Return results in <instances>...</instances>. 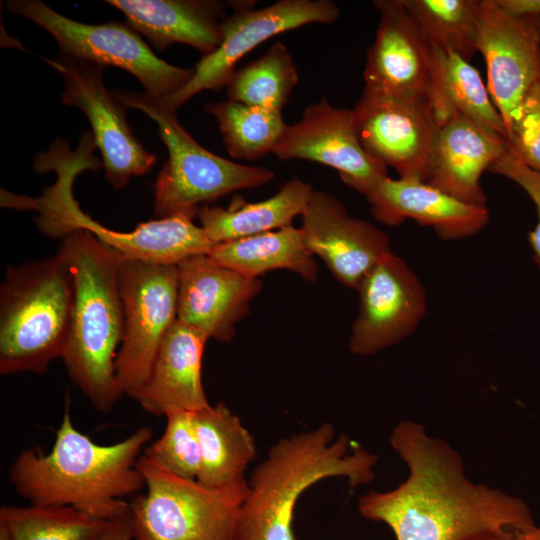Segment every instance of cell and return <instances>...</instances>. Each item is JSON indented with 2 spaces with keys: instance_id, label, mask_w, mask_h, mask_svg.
I'll use <instances>...</instances> for the list:
<instances>
[{
  "instance_id": "6da1fadb",
  "label": "cell",
  "mask_w": 540,
  "mask_h": 540,
  "mask_svg": "<svg viewBox=\"0 0 540 540\" xmlns=\"http://www.w3.org/2000/svg\"><path fill=\"white\" fill-rule=\"evenodd\" d=\"M389 442L408 476L390 491L364 494L357 508L386 524L396 540H490L536 525L524 500L472 482L459 453L421 424L398 423Z\"/></svg>"
},
{
  "instance_id": "7a4b0ae2",
  "label": "cell",
  "mask_w": 540,
  "mask_h": 540,
  "mask_svg": "<svg viewBox=\"0 0 540 540\" xmlns=\"http://www.w3.org/2000/svg\"><path fill=\"white\" fill-rule=\"evenodd\" d=\"M152 435L143 426L119 442L97 444L74 426L67 405L50 452L23 450L11 464L9 480L33 505L71 506L106 520L126 517L124 498L145 487L137 461Z\"/></svg>"
},
{
  "instance_id": "3957f363",
  "label": "cell",
  "mask_w": 540,
  "mask_h": 540,
  "mask_svg": "<svg viewBox=\"0 0 540 540\" xmlns=\"http://www.w3.org/2000/svg\"><path fill=\"white\" fill-rule=\"evenodd\" d=\"M378 456L330 423L278 440L248 481L234 540H296L294 514L300 496L315 483L344 477L351 488L374 480Z\"/></svg>"
},
{
  "instance_id": "277c9868",
  "label": "cell",
  "mask_w": 540,
  "mask_h": 540,
  "mask_svg": "<svg viewBox=\"0 0 540 540\" xmlns=\"http://www.w3.org/2000/svg\"><path fill=\"white\" fill-rule=\"evenodd\" d=\"M74 278V304L62 359L73 383L101 412L112 410L121 393L115 361L124 331L119 268L122 255L85 230L61 239Z\"/></svg>"
},
{
  "instance_id": "5b68a950",
  "label": "cell",
  "mask_w": 540,
  "mask_h": 540,
  "mask_svg": "<svg viewBox=\"0 0 540 540\" xmlns=\"http://www.w3.org/2000/svg\"><path fill=\"white\" fill-rule=\"evenodd\" d=\"M85 143L70 151L66 141H57L47 153L35 159L38 172L54 171L57 179L33 198L1 190V206L17 210H36L38 228L51 238L62 239L74 230H85L123 257L149 264L178 265L183 260L208 254L213 243L201 226L186 216H172L139 224L128 232L104 227L84 213L73 196V183L84 170H97L99 161Z\"/></svg>"
},
{
  "instance_id": "8992f818",
  "label": "cell",
  "mask_w": 540,
  "mask_h": 540,
  "mask_svg": "<svg viewBox=\"0 0 540 540\" xmlns=\"http://www.w3.org/2000/svg\"><path fill=\"white\" fill-rule=\"evenodd\" d=\"M74 304L64 254L8 266L0 287V374H44L62 358Z\"/></svg>"
},
{
  "instance_id": "52a82bcc",
  "label": "cell",
  "mask_w": 540,
  "mask_h": 540,
  "mask_svg": "<svg viewBox=\"0 0 540 540\" xmlns=\"http://www.w3.org/2000/svg\"><path fill=\"white\" fill-rule=\"evenodd\" d=\"M112 93L125 108L140 110L152 119L167 147L168 160L154 184L153 211L157 219L172 216L194 219L200 204L237 190L263 186L275 177L268 168L239 164L201 146L161 98L121 89Z\"/></svg>"
},
{
  "instance_id": "ba28073f",
  "label": "cell",
  "mask_w": 540,
  "mask_h": 540,
  "mask_svg": "<svg viewBox=\"0 0 540 540\" xmlns=\"http://www.w3.org/2000/svg\"><path fill=\"white\" fill-rule=\"evenodd\" d=\"M137 468L146 491L129 501L133 540H234L246 480L211 488L174 475L143 454Z\"/></svg>"
},
{
  "instance_id": "9c48e42d",
  "label": "cell",
  "mask_w": 540,
  "mask_h": 540,
  "mask_svg": "<svg viewBox=\"0 0 540 540\" xmlns=\"http://www.w3.org/2000/svg\"><path fill=\"white\" fill-rule=\"evenodd\" d=\"M6 7L48 31L60 53L123 69L143 85L146 93L161 99L179 91L194 75V68L174 66L157 57L129 25L115 21L81 23L40 0H10Z\"/></svg>"
},
{
  "instance_id": "30bf717a",
  "label": "cell",
  "mask_w": 540,
  "mask_h": 540,
  "mask_svg": "<svg viewBox=\"0 0 540 540\" xmlns=\"http://www.w3.org/2000/svg\"><path fill=\"white\" fill-rule=\"evenodd\" d=\"M119 284L124 331L115 374L121 393L132 397L147 380L160 344L177 320V265L122 257Z\"/></svg>"
},
{
  "instance_id": "8fae6325",
  "label": "cell",
  "mask_w": 540,
  "mask_h": 540,
  "mask_svg": "<svg viewBox=\"0 0 540 540\" xmlns=\"http://www.w3.org/2000/svg\"><path fill=\"white\" fill-rule=\"evenodd\" d=\"M255 1H229L233 12L220 26L221 41L212 53L202 56L190 81L176 93L162 99L176 112L203 90L226 87L237 62L264 41L311 23L335 22L340 11L331 0H280L253 9Z\"/></svg>"
},
{
  "instance_id": "7c38bea8",
  "label": "cell",
  "mask_w": 540,
  "mask_h": 540,
  "mask_svg": "<svg viewBox=\"0 0 540 540\" xmlns=\"http://www.w3.org/2000/svg\"><path fill=\"white\" fill-rule=\"evenodd\" d=\"M45 61L64 80L62 102L79 108L87 116L112 188L126 187L132 177L149 172L157 156L137 139L126 120V108L105 88V67L63 53Z\"/></svg>"
},
{
  "instance_id": "4fadbf2b",
  "label": "cell",
  "mask_w": 540,
  "mask_h": 540,
  "mask_svg": "<svg viewBox=\"0 0 540 540\" xmlns=\"http://www.w3.org/2000/svg\"><path fill=\"white\" fill-rule=\"evenodd\" d=\"M352 112L372 158L394 168L399 178L427 181L439 128L429 103L364 88Z\"/></svg>"
},
{
  "instance_id": "5bb4252c",
  "label": "cell",
  "mask_w": 540,
  "mask_h": 540,
  "mask_svg": "<svg viewBox=\"0 0 540 540\" xmlns=\"http://www.w3.org/2000/svg\"><path fill=\"white\" fill-rule=\"evenodd\" d=\"M356 290L358 314L349 338V350L356 355H373L401 342L417 329L427 310L422 282L393 252L362 278Z\"/></svg>"
},
{
  "instance_id": "9a60e30c",
  "label": "cell",
  "mask_w": 540,
  "mask_h": 540,
  "mask_svg": "<svg viewBox=\"0 0 540 540\" xmlns=\"http://www.w3.org/2000/svg\"><path fill=\"white\" fill-rule=\"evenodd\" d=\"M477 51L484 57L487 88L508 134L523 99L540 78V17L514 16L494 0H480Z\"/></svg>"
},
{
  "instance_id": "2e32d148",
  "label": "cell",
  "mask_w": 540,
  "mask_h": 540,
  "mask_svg": "<svg viewBox=\"0 0 540 540\" xmlns=\"http://www.w3.org/2000/svg\"><path fill=\"white\" fill-rule=\"evenodd\" d=\"M273 154L283 161L301 159L331 167L363 195L387 176V167L363 148L352 109L335 107L326 98L307 106L298 122L287 125Z\"/></svg>"
},
{
  "instance_id": "e0dca14e",
  "label": "cell",
  "mask_w": 540,
  "mask_h": 540,
  "mask_svg": "<svg viewBox=\"0 0 540 540\" xmlns=\"http://www.w3.org/2000/svg\"><path fill=\"white\" fill-rule=\"evenodd\" d=\"M379 24L366 54L364 88L430 104L432 45L401 0H375Z\"/></svg>"
},
{
  "instance_id": "ac0fdd59",
  "label": "cell",
  "mask_w": 540,
  "mask_h": 540,
  "mask_svg": "<svg viewBox=\"0 0 540 540\" xmlns=\"http://www.w3.org/2000/svg\"><path fill=\"white\" fill-rule=\"evenodd\" d=\"M301 217L305 245L346 287L357 289L362 278L392 253L384 231L349 215L345 206L328 192L314 190Z\"/></svg>"
},
{
  "instance_id": "d6986e66",
  "label": "cell",
  "mask_w": 540,
  "mask_h": 540,
  "mask_svg": "<svg viewBox=\"0 0 540 540\" xmlns=\"http://www.w3.org/2000/svg\"><path fill=\"white\" fill-rule=\"evenodd\" d=\"M177 269V320L207 339L231 341L262 282L216 264L207 254L189 257Z\"/></svg>"
},
{
  "instance_id": "ffe728a7",
  "label": "cell",
  "mask_w": 540,
  "mask_h": 540,
  "mask_svg": "<svg viewBox=\"0 0 540 540\" xmlns=\"http://www.w3.org/2000/svg\"><path fill=\"white\" fill-rule=\"evenodd\" d=\"M372 216L396 226L406 219L430 226L443 240L475 235L489 221L486 206L461 201L417 179H381L365 195Z\"/></svg>"
},
{
  "instance_id": "44dd1931",
  "label": "cell",
  "mask_w": 540,
  "mask_h": 540,
  "mask_svg": "<svg viewBox=\"0 0 540 540\" xmlns=\"http://www.w3.org/2000/svg\"><path fill=\"white\" fill-rule=\"evenodd\" d=\"M508 139L461 115L439 124L427 183L470 204L486 206L483 172L508 150Z\"/></svg>"
},
{
  "instance_id": "7402d4cb",
  "label": "cell",
  "mask_w": 540,
  "mask_h": 540,
  "mask_svg": "<svg viewBox=\"0 0 540 540\" xmlns=\"http://www.w3.org/2000/svg\"><path fill=\"white\" fill-rule=\"evenodd\" d=\"M207 340L193 327L176 320L160 344L147 380L131 398L155 416L208 407L201 379Z\"/></svg>"
},
{
  "instance_id": "603a6c76",
  "label": "cell",
  "mask_w": 540,
  "mask_h": 540,
  "mask_svg": "<svg viewBox=\"0 0 540 540\" xmlns=\"http://www.w3.org/2000/svg\"><path fill=\"white\" fill-rule=\"evenodd\" d=\"M120 10L127 24L145 35L158 50L182 43L206 56L221 41L220 26L226 3L215 0H107Z\"/></svg>"
},
{
  "instance_id": "cb8c5ba5",
  "label": "cell",
  "mask_w": 540,
  "mask_h": 540,
  "mask_svg": "<svg viewBox=\"0 0 540 540\" xmlns=\"http://www.w3.org/2000/svg\"><path fill=\"white\" fill-rule=\"evenodd\" d=\"M313 191L309 183L294 177L265 200L247 202L237 195L227 208L201 206L197 217L213 244L236 240L292 226L306 211Z\"/></svg>"
},
{
  "instance_id": "d4e9b609",
  "label": "cell",
  "mask_w": 540,
  "mask_h": 540,
  "mask_svg": "<svg viewBox=\"0 0 540 540\" xmlns=\"http://www.w3.org/2000/svg\"><path fill=\"white\" fill-rule=\"evenodd\" d=\"M200 449L197 480L211 488L244 481L243 473L255 458L256 445L237 415L223 403L193 412Z\"/></svg>"
},
{
  "instance_id": "484cf974",
  "label": "cell",
  "mask_w": 540,
  "mask_h": 540,
  "mask_svg": "<svg viewBox=\"0 0 540 540\" xmlns=\"http://www.w3.org/2000/svg\"><path fill=\"white\" fill-rule=\"evenodd\" d=\"M430 106L438 124L457 114L507 138L505 124L480 73L469 61L433 44Z\"/></svg>"
},
{
  "instance_id": "4316f807",
  "label": "cell",
  "mask_w": 540,
  "mask_h": 540,
  "mask_svg": "<svg viewBox=\"0 0 540 540\" xmlns=\"http://www.w3.org/2000/svg\"><path fill=\"white\" fill-rule=\"evenodd\" d=\"M207 255L216 264L249 278L259 279L278 269L293 271L309 282L318 277L314 255L300 228L293 226L214 244Z\"/></svg>"
},
{
  "instance_id": "83f0119b",
  "label": "cell",
  "mask_w": 540,
  "mask_h": 540,
  "mask_svg": "<svg viewBox=\"0 0 540 540\" xmlns=\"http://www.w3.org/2000/svg\"><path fill=\"white\" fill-rule=\"evenodd\" d=\"M205 111L216 119L227 152L241 160L252 161L273 154L288 125L281 111L231 99L209 104Z\"/></svg>"
},
{
  "instance_id": "f1b7e54d",
  "label": "cell",
  "mask_w": 540,
  "mask_h": 540,
  "mask_svg": "<svg viewBox=\"0 0 540 540\" xmlns=\"http://www.w3.org/2000/svg\"><path fill=\"white\" fill-rule=\"evenodd\" d=\"M298 81L293 57L278 41L261 57L234 72L226 86L227 96L250 106L281 111Z\"/></svg>"
},
{
  "instance_id": "f546056e",
  "label": "cell",
  "mask_w": 540,
  "mask_h": 540,
  "mask_svg": "<svg viewBox=\"0 0 540 540\" xmlns=\"http://www.w3.org/2000/svg\"><path fill=\"white\" fill-rule=\"evenodd\" d=\"M111 520L71 506L3 505L0 525L12 540H98Z\"/></svg>"
},
{
  "instance_id": "4dcf8cb0",
  "label": "cell",
  "mask_w": 540,
  "mask_h": 540,
  "mask_svg": "<svg viewBox=\"0 0 540 540\" xmlns=\"http://www.w3.org/2000/svg\"><path fill=\"white\" fill-rule=\"evenodd\" d=\"M430 42L469 61L477 52L480 0H401Z\"/></svg>"
},
{
  "instance_id": "1f68e13d",
  "label": "cell",
  "mask_w": 540,
  "mask_h": 540,
  "mask_svg": "<svg viewBox=\"0 0 540 540\" xmlns=\"http://www.w3.org/2000/svg\"><path fill=\"white\" fill-rule=\"evenodd\" d=\"M164 416L167 423L163 434L142 454L174 475L197 480L201 461L193 412L171 410Z\"/></svg>"
},
{
  "instance_id": "d6a6232c",
  "label": "cell",
  "mask_w": 540,
  "mask_h": 540,
  "mask_svg": "<svg viewBox=\"0 0 540 540\" xmlns=\"http://www.w3.org/2000/svg\"><path fill=\"white\" fill-rule=\"evenodd\" d=\"M510 151L540 172V78L529 89L507 134Z\"/></svg>"
},
{
  "instance_id": "836d02e7",
  "label": "cell",
  "mask_w": 540,
  "mask_h": 540,
  "mask_svg": "<svg viewBox=\"0 0 540 540\" xmlns=\"http://www.w3.org/2000/svg\"><path fill=\"white\" fill-rule=\"evenodd\" d=\"M489 171L518 184L533 201L538 221L528 234V242L533 252L534 262L540 268V172L520 162L510 151V148L490 166Z\"/></svg>"
},
{
  "instance_id": "e575fe53",
  "label": "cell",
  "mask_w": 540,
  "mask_h": 540,
  "mask_svg": "<svg viewBox=\"0 0 540 540\" xmlns=\"http://www.w3.org/2000/svg\"><path fill=\"white\" fill-rule=\"evenodd\" d=\"M503 11L514 16L540 17V0H494Z\"/></svg>"
},
{
  "instance_id": "d590c367",
  "label": "cell",
  "mask_w": 540,
  "mask_h": 540,
  "mask_svg": "<svg viewBox=\"0 0 540 540\" xmlns=\"http://www.w3.org/2000/svg\"><path fill=\"white\" fill-rule=\"evenodd\" d=\"M98 540H133L127 516L111 520Z\"/></svg>"
},
{
  "instance_id": "8d00e7d4",
  "label": "cell",
  "mask_w": 540,
  "mask_h": 540,
  "mask_svg": "<svg viewBox=\"0 0 540 540\" xmlns=\"http://www.w3.org/2000/svg\"><path fill=\"white\" fill-rule=\"evenodd\" d=\"M490 540H540V525L515 533L507 538H494Z\"/></svg>"
},
{
  "instance_id": "74e56055",
  "label": "cell",
  "mask_w": 540,
  "mask_h": 540,
  "mask_svg": "<svg viewBox=\"0 0 540 540\" xmlns=\"http://www.w3.org/2000/svg\"><path fill=\"white\" fill-rule=\"evenodd\" d=\"M0 540H12L8 531L2 525H0Z\"/></svg>"
}]
</instances>
